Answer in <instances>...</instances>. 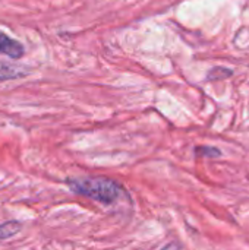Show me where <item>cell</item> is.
<instances>
[{"mask_svg":"<svg viewBox=\"0 0 249 250\" xmlns=\"http://www.w3.org/2000/svg\"><path fill=\"white\" fill-rule=\"evenodd\" d=\"M22 226L18 221H7L0 224V240H7L21 231Z\"/></svg>","mask_w":249,"mask_h":250,"instance_id":"3","label":"cell"},{"mask_svg":"<svg viewBox=\"0 0 249 250\" xmlns=\"http://www.w3.org/2000/svg\"><path fill=\"white\" fill-rule=\"evenodd\" d=\"M68 186L78 195L87 196L101 204H113L122 195V188L110 180L103 177L95 179H69Z\"/></svg>","mask_w":249,"mask_h":250,"instance_id":"1","label":"cell"},{"mask_svg":"<svg viewBox=\"0 0 249 250\" xmlns=\"http://www.w3.org/2000/svg\"><path fill=\"white\" fill-rule=\"evenodd\" d=\"M23 45L19 41L12 40L0 31V54H6L12 59H21L23 56Z\"/></svg>","mask_w":249,"mask_h":250,"instance_id":"2","label":"cell"},{"mask_svg":"<svg viewBox=\"0 0 249 250\" xmlns=\"http://www.w3.org/2000/svg\"><path fill=\"white\" fill-rule=\"evenodd\" d=\"M25 72L7 63H0V79H12L18 76H23Z\"/></svg>","mask_w":249,"mask_h":250,"instance_id":"4","label":"cell"},{"mask_svg":"<svg viewBox=\"0 0 249 250\" xmlns=\"http://www.w3.org/2000/svg\"><path fill=\"white\" fill-rule=\"evenodd\" d=\"M195 154L197 155H201V157L214 158V157H220L222 155V151L217 149V148H213V146H200V148L195 149Z\"/></svg>","mask_w":249,"mask_h":250,"instance_id":"5","label":"cell"}]
</instances>
